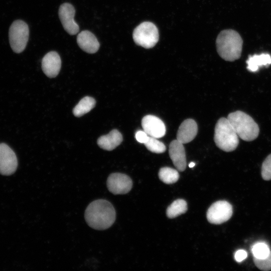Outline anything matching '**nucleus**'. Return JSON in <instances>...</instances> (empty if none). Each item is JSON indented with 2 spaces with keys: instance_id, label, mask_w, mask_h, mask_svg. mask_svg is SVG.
<instances>
[{
  "instance_id": "1",
  "label": "nucleus",
  "mask_w": 271,
  "mask_h": 271,
  "mask_svg": "<svg viewBox=\"0 0 271 271\" xmlns=\"http://www.w3.org/2000/svg\"><path fill=\"white\" fill-rule=\"evenodd\" d=\"M87 224L96 230H105L113 224L116 217L112 204L105 199H97L91 202L85 211Z\"/></svg>"
},
{
  "instance_id": "2",
  "label": "nucleus",
  "mask_w": 271,
  "mask_h": 271,
  "mask_svg": "<svg viewBox=\"0 0 271 271\" xmlns=\"http://www.w3.org/2000/svg\"><path fill=\"white\" fill-rule=\"evenodd\" d=\"M242 44L243 41L240 35L231 29L222 31L216 41L218 54L228 61H233L240 57Z\"/></svg>"
},
{
  "instance_id": "3",
  "label": "nucleus",
  "mask_w": 271,
  "mask_h": 271,
  "mask_svg": "<svg viewBox=\"0 0 271 271\" xmlns=\"http://www.w3.org/2000/svg\"><path fill=\"white\" fill-rule=\"evenodd\" d=\"M227 118L242 140L252 141L258 137L259 129L257 124L246 113L236 111L229 113Z\"/></svg>"
},
{
  "instance_id": "4",
  "label": "nucleus",
  "mask_w": 271,
  "mask_h": 271,
  "mask_svg": "<svg viewBox=\"0 0 271 271\" xmlns=\"http://www.w3.org/2000/svg\"><path fill=\"white\" fill-rule=\"evenodd\" d=\"M238 137L227 118L221 117L218 120L214 137L218 148L227 152L234 151L238 145Z\"/></svg>"
},
{
  "instance_id": "5",
  "label": "nucleus",
  "mask_w": 271,
  "mask_h": 271,
  "mask_svg": "<svg viewBox=\"0 0 271 271\" xmlns=\"http://www.w3.org/2000/svg\"><path fill=\"white\" fill-rule=\"evenodd\" d=\"M132 36L137 45L145 48H151L159 40L158 29L153 23L144 22L134 29Z\"/></svg>"
},
{
  "instance_id": "6",
  "label": "nucleus",
  "mask_w": 271,
  "mask_h": 271,
  "mask_svg": "<svg viewBox=\"0 0 271 271\" xmlns=\"http://www.w3.org/2000/svg\"><path fill=\"white\" fill-rule=\"evenodd\" d=\"M29 36L28 25L22 20H16L11 25L9 32L11 47L16 53L23 52L27 45Z\"/></svg>"
},
{
  "instance_id": "7",
  "label": "nucleus",
  "mask_w": 271,
  "mask_h": 271,
  "mask_svg": "<svg viewBox=\"0 0 271 271\" xmlns=\"http://www.w3.org/2000/svg\"><path fill=\"white\" fill-rule=\"evenodd\" d=\"M231 205L226 201L214 203L207 212L208 221L212 224H220L228 220L232 215Z\"/></svg>"
},
{
  "instance_id": "8",
  "label": "nucleus",
  "mask_w": 271,
  "mask_h": 271,
  "mask_svg": "<svg viewBox=\"0 0 271 271\" xmlns=\"http://www.w3.org/2000/svg\"><path fill=\"white\" fill-rule=\"evenodd\" d=\"M106 185L107 189L111 193L114 195L125 194L130 191L132 187V181L125 174L114 173L108 177Z\"/></svg>"
},
{
  "instance_id": "9",
  "label": "nucleus",
  "mask_w": 271,
  "mask_h": 271,
  "mask_svg": "<svg viewBox=\"0 0 271 271\" xmlns=\"http://www.w3.org/2000/svg\"><path fill=\"white\" fill-rule=\"evenodd\" d=\"M18 167V160L13 150L7 144H0V174L9 176L14 174Z\"/></svg>"
},
{
  "instance_id": "10",
  "label": "nucleus",
  "mask_w": 271,
  "mask_h": 271,
  "mask_svg": "<svg viewBox=\"0 0 271 271\" xmlns=\"http://www.w3.org/2000/svg\"><path fill=\"white\" fill-rule=\"evenodd\" d=\"M75 10L69 3L61 5L59 10V16L65 30L70 35L76 34L79 30V26L74 21Z\"/></svg>"
},
{
  "instance_id": "11",
  "label": "nucleus",
  "mask_w": 271,
  "mask_h": 271,
  "mask_svg": "<svg viewBox=\"0 0 271 271\" xmlns=\"http://www.w3.org/2000/svg\"><path fill=\"white\" fill-rule=\"evenodd\" d=\"M142 126L143 130L150 137L159 139L164 137L166 133L164 122L155 115L145 116L142 120Z\"/></svg>"
},
{
  "instance_id": "12",
  "label": "nucleus",
  "mask_w": 271,
  "mask_h": 271,
  "mask_svg": "<svg viewBox=\"0 0 271 271\" xmlns=\"http://www.w3.org/2000/svg\"><path fill=\"white\" fill-rule=\"evenodd\" d=\"M169 156L174 165L181 172L186 167V158L183 144L177 139L172 141L169 146Z\"/></svg>"
},
{
  "instance_id": "13",
  "label": "nucleus",
  "mask_w": 271,
  "mask_h": 271,
  "mask_svg": "<svg viewBox=\"0 0 271 271\" xmlns=\"http://www.w3.org/2000/svg\"><path fill=\"white\" fill-rule=\"evenodd\" d=\"M61 66L60 57L56 52L51 51L46 54L42 59V68L48 77H55L60 70Z\"/></svg>"
},
{
  "instance_id": "14",
  "label": "nucleus",
  "mask_w": 271,
  "mask_h": 271,
  "mask_svg": "<svg viewBox=\"0 0 271 271\" xmlns=\"http://www.w3.org/2000/svg\"><path fill=\"white\" fill-rule=\"evenodd\" d=\"M197 132L198 126L196 121L192 119H187L179 127L177 140L183 144L188 143L195 138Z\"/></svg>"
},
{
  "instance_id": "15",
  "label": "nucleus",
  "mask_w": 271,
  "mask_h": 271,
  "mask_svg": "<svg viewBox=\"0 0 271 271\" xmlns=\"http://www.w3.org/2000/svg\"><path fill=\"white\" fill-rule=\"evenodd\" d=\"M77 42L80 48L88 53H95L99 48L100 45L96 37L87 30L78 34Z\"/></svg>"
},
{
  "instance_id": "16",
  "label": "nucleus",
  "mask_w": 271,
  "mask_h": 271,
  "mask_svg": "<svg viewBox=\"0 0 271 271\" xmlns=\"http://www.w3.org/2000/svg\"><path fill=\"white\" fill-rule=\"evenodd\" d=\"M122 140L121 133L117 129H113L108 134L99 137L97 144L103 150L112 151L121 144Z\"/></svg>"
},
{
  "instance_id": "17",
  "label": "nucleus",
  "mask_w": 271,
  "mask_h": 271,
  "mask_svg": "<svg viewBox=\"0 0 271 271\" xmlns=\"http://www.w3.org/2000/svg\"><path fill=\"white\" fill-rule=\"evenodd\" d=\"M247 68L251 72L257 71L259 67L267 66L271 64V56L267 53L254 55L250 56L246 61Z\"/></svg>"
},
{
  "instance_id": "18",
  "label": "nucleus",
  "mask_w": 271,
  "mask_h": 271,
  "mask_svg": "<svg viewBox=\"0 0 271 271\" xmlns=\"http://www.w3.org/2000/svg\"><path fill=\"white\" fill-rule=\"evenodd\" d=\"M95 105V99L90 96H85L80 100L75 106L73 113L75 116L80 117L89 112Z\"/></svg>"
},
{
  "instance_id": "19",
  "label": "nucleus",
  "mask_w": 271,
  "mask_h": 271,
  "mask_svg": "<svg viewBox=\"0 0 271 271\" xmlns=\"http://www.w3.org/2000/svg\"><path fill=\"white\" fill-rule=\"evenodd\" d=\"M187 210L186 202L183 199L174 201L167 208L166 214L170 218H175Z\"/></svg>"
},
{
  "instance_id": "20",
  "label": "nucleus",
  "mask_w": 271,
  "mask_h": 271,
  "mask_svg": "<svg viewBox=\"0 0 271 271\" xmlns=\"http://www.w3.org/2000/svg\"><path fill=\"white\" fill-rule=\"evenodd\" d=\"M159 177L160 179L165 184H171L178 180L179 174L175 169L169 167H163L159 171Z\"/></svg>"
},
{
  "instance_id": "21",
  "label": "nucleus",
  "mask_w": 271,
  "mask_h": 271,
  "mask_svg": "<svg viewBox=\"0 0 271 271\" xmlns=\"http://www.w3.org/2000/svg\"><path fill=\"white\" fill-rule=\"evenodd\" d=\"M144 145L148 150L155 153H163L165 152L166 149L163 143L157 140V138L150 136Z\"/></svg>"
},
{
  "instance_id": "22",
  "label": "nucleus",
  "mask_w": 271,
  "mask_h": 271,
  "mask_svg": "<svg viewBox=\"0 0 271 271\" xmlns=\"http://www.w3.org/2000/svg\"><path fill=\"white\" fill-rule=\"evenodd\" d=\"M253 257L263 258L267 257L270 252L268 246L264 242H257L251 248Z\"/></svg>"
},
{
  "instance_id": "23",
  "label": "nucleus",
  "mask_w": 271,
  "mask_h": 271,
  "mask_svg": "<svg viewBox=\"0 0 271 271\" xmlns=\"http://www.w3.org/2000/svg\"><path fill=\"white\" fill-rule=\"evenodd\" d=\"M255 265L259 269L268 271L271 269V251L269 255L263 258H257L253 257Z\"/></svg>"
},
{
  "instance_id": "24",
  "label": "nucleus",
  "mask_w": 271,
  "mask_h": 271,
  "mask_svg": "<svg viewBox=\"0 0 271 271\" xmlns=\"http://www.w3.org/2000/svg\"><path fill=\"white\" fill-rule=\"evenodd\" d=\"M261 176L263 180H271V154L263 161L261 167Z\"/></svg>"
},
{
  "instance_id": "25",
  "label": "nucleus",
  "mask_w": 271,
  "mask_h": 271,
  "mask_svg": "<svg viewBox=\"0 0 271 271\" xmlns=\"http://www.w3.org/2000/svg\"><path fill=\"white\" fill-rule=\"evenodd\" d=\"M135 137L138 142L144 144L148 141L149 136L144 130H138L136 132Z\"/></svg>"
},
{
  "instance_id": "26",
  "label": "nucleus",
  "mask_w": 271,
  "mask_h": 271,
  "mask_svg": "<svg viewBox=\"0 0 271 271\" xmlns=\"http://www.w3.org/2000/svg\"><path fill=\"white\" fill-rule=\"evenodd\" d=\"M247 257V253L244 250H238L234 253L235 260L240 262L244 260Z\"/></svg>"
},
{
  "instance_id": "27",
  "label": "nucleus",
  "mask_w": 271,
  "mask_h": 271,
  "mask_svg": "<svg viewBox=\"0 0 271 271\" xmlns=\"http://www.w3.org/2000/svg\"><path fill=\"white\" fill-rule=\"evenodd\" d=\"M195 165V163H194V162H191L189 165V167L190 168H193Z\"/></svg>"
}]
</instances>
